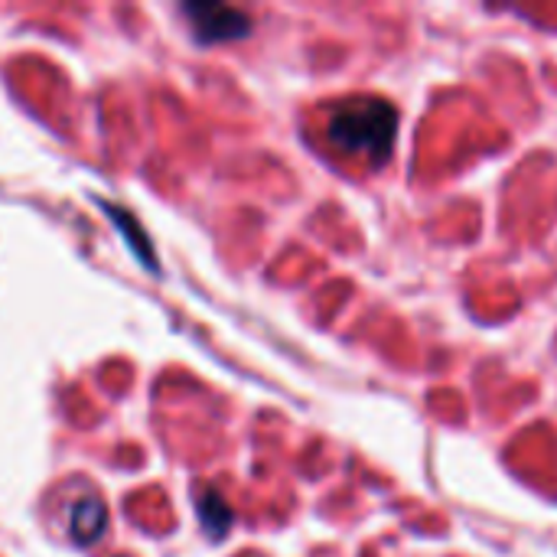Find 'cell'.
Wrapping results in <instances>:
<instances>
[{"instance_id": "1", "label": "cell", "mask_w": 557, "mask_h": 557, "mask_svg": "<svg viewBox=\"0 0 557 557\" xmlns=\"http://www.w3.org/2000/svg\"><path fill=\"white\" fill-rule=\"evenodd\" d=\"M398 134V111L382 98H346L330 111V144L362 163H385Z\"/></svg>"}, {"instance_id": "2", "label": "cell", "mask_w": 557, "mask_h": 557, "mask_svg": "<svg viewBox=\"0 0 557 557\" xmlns=\"http://www.w3.org/2000/svg\"><path fill=\"white\" fill-rule=\"evenodd\" d=\"M186 16L193 20V29L202 42L238 39V36H248L251 29V20L242 10L222 7V3H189Z\"/></svg>"}, {"instance_id": "3", "label": "cell", "mask_w": 557, "mask_h": 557, "mask_svg": "<svg viewBox=\"0 0 557 557\" xmlns=\"http://www.w3.org/2000/svg\"><path fill=\"white\" fill-rule=\"evenodd\" d=\"M104 519H108V512H104V506H101L98 499H82V503L72 509L69 532H72V539H75L78 545H91V542L101 535Z\"/></svg>"}]
</instances>
